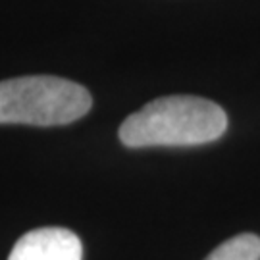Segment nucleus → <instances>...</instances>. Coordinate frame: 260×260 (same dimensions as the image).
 Segmentation results:
<instances>
[{
	"mask_svg": "<svg viewBox=\"0 0 260 260\" xmlns=\"http://www.w3.org/2000/svg\"><path fill=\"white\" fill-rule=\"evenodd\" d=\"M91 106V93L70 79L29 75L0 81V123L64 125L83 118Z\"/></svg>",
	"mask_w": 260,
	"mask_h": 260,
	"instance_id": "2",
	"label": "nucleus"
},
{
	"mask_svg": "<svg viewBox=\"0 0 260 260\" xmlns=\"http://www.w3.org/2000/svg\"><path fill=\"white\" fill-rule=\"evenodd\" d=\"M225 127L228 116L216 103L174 94L133 112L120 125V139L129 149L195 147L220 139Z\"/></svg>",
	"mask_w": 260,
	"mask_h": 260,
	"instance_id": "1",
	"label": "nucleus"
},
{
	"mask_svg": "<svg viewBox=\"0 0 260 260\" xmlns=\"http://www.w3.org/2000/svg\"><path fill=\"white\" fill-rule=\"evenodd\" d=\"M205 260H260V237L241 233L216 247Z\"/></svg>",
	"mask_w": 260,
	"mask_h": 260,
	"instance_id": "4",
	"label": "nucleus"
},
{
	"mask_svg": "<svg viewBox=\"0 0 260 260\" xmlns=\"http://www.w3.org/2000/svg\"><path fill=\"white\" fill-rule=\"evenodd\" d=\"M79 237L64 228H41L27 232L14 245L8 260H81Z\"/></svg>",
	"mask_w": 260,
	"mask_h": 260,
	"instance_id": "3",
	"label": "nucleus"
}]
</instances>
